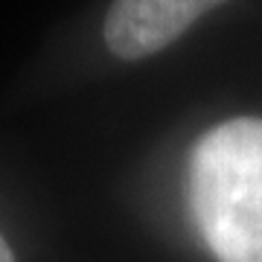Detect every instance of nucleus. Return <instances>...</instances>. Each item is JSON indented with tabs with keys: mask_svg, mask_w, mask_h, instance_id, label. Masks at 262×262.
<instances>
[{
	"mask_svg": "<svg viewBox=\"0 0 262 262\" xmlns=\"http://www.w3.org/2000/svg\"><path fill=\"white\" fill-rule=\"evenodd\" d=\"M187 198L219 262H262V120L236 117L198 137Z\"/></svg>",
	"mask_w": 262,
	"mask_h": 262,
	"instance_id": "nucleus-1",
	"label": "nucleus"
},
{
	"mask_svg": "<svg viewBox=\"0 0 262 262\" xmlns=\"http://www.w3.org/2000/svg\"><path fill=\"white\" fill-rule=\"evenodd\" d=\"M227 0H114L105 18V44L122 61L166 50L201 15Z\"/></svg>",
	"mask_w": 262,
	"mask_h": 262,
	"instance_id": "nucleus-2",
	"label": "nucleus"
},
{
	"mask_svg": "<svg viewBox=\"0 0 262 262\" xmlns=\"http://www.w3.org/2000/svg\"><path fill=\"white\" fill-rule=\"evenodd\" d=\"M0 262H15V259H12L9 245H6V239H3V236H0Z\"/></svg>",
	"mask_w": 262,
	"mask_h": 262,
	"instance_id": "nucleus-3",
	"label": "nucleus"
}]
</instances>
